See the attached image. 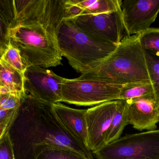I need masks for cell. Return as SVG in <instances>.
<instances>
[{"instance_id":"30bf717a","label":"cell","mask_w":159,"mask_h":159,"mask_svg":"<svg viewBox=\"0 0 159 159\" xmlns=\"http://www.w3.org/2000/svg\"><path fill=\"white\" fill-rule=\"evenodd\" d=\"M121 13L129 36L139 35L150 28L159 13V0L122 1Z\"/></svg>"},{"instance_id":"ffe728a7","label":"cell","mask_w":159,"mask_h":159,"mask_svg":"<svg viewBox=\"0 0 159 159\" xmlns=\"http://www.w3.org/2000/svg\"><path fill=\"white\" fill-rule=\"evenodd\" d=\"M139 40L144 50L159 56V28L146 30L139 35Z\"/></svg>"},{"instance_id":"44dd1931","label":"cell","mask_w":159,"mask_h":159,"mask_svg":"<svg viewBox=\"0 0 159 159\" xmlns=\"http://www.w3.org/2000/svg\"><path fill=\"white\" fill-rule=\"evenodd\" d=\"M0 58L24 75L28 67L21 57L18 49L10 42Z\"/></svg>"},{"instance_id":"52a82bcc","label":"cell","mask_w":159,"mask_h":159,"mask_svg":"<svg viewBox=\"0 0 159 159\" xmlns=\"http://www.w3.org/2000/svg\"><path fill=\"white\" fill-rule=\"evenodd\" d=\"M123 85L90 79L64 78L61 101L79 106H95L118 100Z\"/></svg>"},{"instance_id":"5b68a950","label":"cell","mask_w":159,"mask_h":159,"mask_svg":"<svg viewBox=\"0 0 159 159\" xmlns=\"http://www.w3.org/2000/svg\"><path fill=\"white\" fill-rule=\"evenodd\" d=\"M93 154L97 159H159V130L126 135Z\"/></svg>"},{"instance_id":"277c9868","label":"cell","mask_w":159,"mask_h":159,"mask_svg":"<svg viewBox=\"0 0 159 159\" xmlns=\"http://www.w3.org/2000/svg\"><path fill=\"white\" fill-rule=\"evenodd\" d=\"M10 43L18 49L27 67H56L61 64L62 56L57 34L41 25H18L9 29Z\"/></svg>"},{"instance_id":"4316f807","label":"cell","mask_w":159,"mask_h":159,"mask_svg":"<svg viewBox=\"0 0 159 159\" xmlns=\"http://www.w3.org/2000/svg\"><path fill=\"white\" fill-rule=\"evenodd\" d=\"M3 134H4V133H3ZM3 134H2V135H3ZM2 135H1V136H0V140H1V138H2Z\"/></svg>"},{"instance_id":"603a6c76","label":"cell","mask_w":159,"mask_h":159,"mask_svg":"<svg viewBox=\"0 0 159 159\" xmlns=\"http://www.w3.org/2000/svg\"><path fill=\"white\" fill-rule=\"evenodd\" d=\"M23 98L14 93H0V109H17L20 106Z\"/></svg>"},{"instance_id":"83f0119b","label":"cell","mask_w":159,"mask_h":159,"mask_svg":"<svg viewBox=\"0 0 159 159\" xmlns=\"http://www.w3.org/2000/svg\"><path fill=\"white\" fill-rule=\"evenodd\" d=\"M1 56H2V54H1V52H0V57H1Z\"/></svg>"},{"instance_id":"4fadbf2b","label":"cell","mask_w":159,"mask_h":159,"mask_svg":"<svg viewBox=\"0 0 159 159\" xmlns=\"http://www.w3.org/2000/svg\"><path fill=\"white\" fill-rule=\"evenodd\" d=\"M53 107L55 115L66 130L82 145L88 147L85 117L87 109L71 108L60 102L53 104Z\"/></svg>"},{"instance_id":"cb8c5ba5","label":"cell","mask_w":159,"mask_h":159,"mask_svg":"<svg viewBox=\"0 0 159 159\" xmlns=\"http://www.w3.org/2000/svg\"><path fill=\"white\" fill-rule=\"evenodd\" d=\"M0 159H15L13 146L7 130L0 140Z\"/></svg>"},{"instance_id":"f1b7e54d","label":"cell","mask_w":159,"mask_h":159,"mask_svg":"<svg viewBox=\"0 0 159 159\" xmlns=\"http://www.w3.org/2000/svg\"></svg>"},{"instance_id":"7c38bea8","label":"cell","mask_w":159,"mask_h":159,"mask_svg":"<svg viewBox=\"0 0 159 159\" xmlns=\"http://www.w3.org/2000/svg\"><path fill=\"white\" fill-rule=\"evenodd\" d=\"M129 124L139 131L155 130L159 122V105L155 96L127 100Z\"/></svg>"},{"instance_id":"ba28073f","label":"cell","mask_w":159,"mask_h":159,"mask_svg":"<svg viewBox=\"0 0 159 159\" xmlns=\"http://www.w3.org/2000/svg\"><path fill=\"white\" fill-rule=\"evenodd\" d=\"M72 19L81 30L101 41L117 45L124 37L121 9L97 15H81Z\"/></svg>"},{"instance_id":"7402d4cb","label":"cell","mask_w":159,"mask_h":159,"mask_svg":"<svg viewBox=\"0 0 159 159\" xmlns=\"http://www.w3.org/2000/svg\"><path fill=\"white\" fill-rule=\"evenodd\" d=\"M36 159H86L71 150L48 147L43 150Z\"/></svg>"},{"instance_id":"e0dca14e","label":"cell","mask_w":159,"mask_h":159,"mask_svg":"<svg viewBox=\"0 0 159 159\" xmlns=\"http://www.w3.org/2000/svg\"><path fill=\"white\" fill-rule=\"evenodd\" d=\"M82 9V15H97L121 9V0H73Z\"/></svg>"},{"instance_id":"9c48e42d","label":"cell","mask_w":159,"mask_h":159,"mask_svg":"<svg viewBox=\"0 0 159 159\" xmlns=\"http://www.w3.org/2000/svg\"><path fill=\"white\" fill-rule=\"evenodd\" d=\"M24 77L26 93L51 104L61 101V87L64 77L57 75L51 70L38 66L28 67Z\"/></svg>"},{"instance_id":"8fae6325","label":"cell","mask_w":159,"mask_h":159,"mask_svg":"<svg viewBox=\"0 0 159 159\" xmlns=\"http://www.w3.org/2000/svg\"><path fill=\"white\" fill-rule=\"evenodd\" d=\"M118 100L106 102L87 109L85 117L88 131V146L92 153L105 145L104 135L117 108Z\"/></svg>"},{"instance_id":"484cf974","label":"cell","mask_w":159,"mask_h":159,"mask_svg":"<svg viewBox=\"0 0 159 159\" xmlns=\"http://www.w3.org/2000/svg\"><path fill=\"white\" fill-rule=\"evenodd\" d=\"M8 127H6V126H2V125H0V136L2 135L3 133L6 132Z\"/></svg>"},{"instance_id":"3957f363","label":"cell","mask_w":159,"mask_h":159,"mask_svg":"<svg viewBox=\"0 0 159 159\" xmlns=\"http://www.w3.org/2000/svg\"><path fill=\"white\" fill-rule=\"evenodd\" d=\"M57 39L62 57L81 74L99 66L118 45L101 41L84 32L72 19L62 22Z\"/></svg>"},{"instance_id":"ac0fdd59","label":"cell","mask_w":159,"mask_h":159,"mask_svg":"<svg viewBox=\"0 0 159 159\" xmlns=\"http://www.w3.org/2000/svg\"><path fill=\"white\" fill-rule=\"evenodd\" d=\"M148 96H155L150 82H138L122 86L118 100H127Z\"/></svg>"},{"instance_id":"2e32d148","label":"cell","mask_w":159,"mask_h":159,"mask_svg":"<svg viewBox=\"0 0 159 159\" xmlns=\"http://www.w3.org/2000/svg\"><path fill=\"white\" fill-rule=\"evenodd\" d=\"M129 124L127 112V101L125 100H118L116 114L110 127L105 134V144H107L120 138L123 130Z\"/></svg>"},{"instance_id":"5bb4252c","label":"cell","mask_w":159,"mask_h":159,"mask_svg":"<svg viewBox=\"0 0 159 159\" xmlns=\"http://www.w3.org/2000/svg\"><path fill=\"white\" fill-rule=\"evenodd\" d=\"M24 75L0 58V93H11L23 97Z\"/></svg>"},{"instance_id":"7a4b0ae2","label":"cell","mask_w":159,"mask_h":159,"mask_svg":"<svg viewBox=\"0 0 159 159\" xmlns=\"http://www.w3.org/2000/svg\"><path fill=\"white\" fill-rule=\"evenodd\" d=\"M78 78L119 85L150 82L139 35L124 36L115 50L99 66Z\"/></svg>"},{"instance_id":"9a60e30c","label":"cell","mask_w":159,"mask_h":159,"mask_svg":"<svg viewBox=\"0 0 159 159\" xmlns=\"http://www.w3.org/2000/svg\"><path fill=\"white\" fill-rule=\"evenodd\" d=\"M16 17L14 0H0V52L2 55L10 42L8 32Z\"/></svg>"},{"instance_id":"8992f818","label":"cell","mask_w":159,"mask_h":159,"mask_svg":"<svg viewBox=\"0 0 159 159\" xmlns=\"http://www.w3.org/2000/svg\"><path fill=\"white\" fill-rule=\"evenodd\" d=\"M14 3L16 17L12 28L37 24L57 35L67 18V0H14Z\"/></svg>"},{"instance_id":"d6986e66","label":"cell","mask_w":159,"mask_h":159,"mask_svg":"<svg viewBox=\"0 0 159 159\" xmlns=\"http://www.w3.org/2000/svg\"><path fill=\"white\" fill-rule=\"evenodd\" d=\"M144 52L150 83L155 99L159 105V56L147 50H144Z\"/></svg>"},{"instance_id":"6da1fadb","label":"cell","mask_w":159,"mask_h":159,"mask_svg":"<svg viewBox=\"0 0 159 159\" xmlns=\"http://www.w3.org/2000/svg\"><path fill=\"white\" fill-rule=\"evenodd\" d=\"M7 130L15 159H36L48 147L71 150L86 159H93L91 151L61 125L55 115L53 104L27 93Z\"/></svg>"},{"instance_id":"d4e9b609","label":"cell","mask_w":159,"mask_h":159,"mask_svg":"<svg viewBox=\"0 0 159 159\" xmlns=\"http://www.w3.org/2000/svg\"><path fill=\"white\" fill-rule=\"evenodd\" d=\"M18 108L11 110L0 109V125L9 127L16 117Z\"/></svg>"}]
</instances>
